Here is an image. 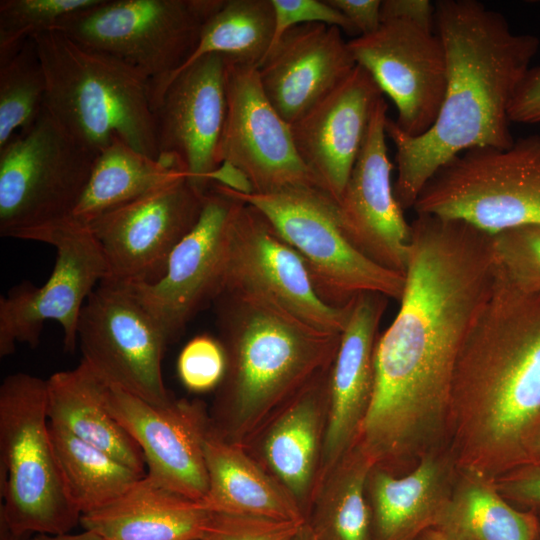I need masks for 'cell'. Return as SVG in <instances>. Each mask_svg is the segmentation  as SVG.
<instances>
[{"label": "cell", "instance_id": "484cf974", "mask_svg": "<svg viewBox=\"0 0 540 540\" xmlns=\"http://www.w3.org/2000/svg\"><path fill=\"white\" fill-rule=\"evenodd\" d=\"M210 512L146 475L106 506L81 515L86 531L103 540H200Z\"/></svg>", "mask_w": 540, "mask_h": 540}, {"label": "cell", "instance_id": "f6af8a7d", "mask_svg": "<svg viewBox=\"0 0 540 540\" xmlns=\"http://www.w3.org/2000/svg\"><path fill=\"white\" fill-rule=\"evenodd\" d=\"M25 540H103L93 532L84 530L78 534H31L26 537Z\"/></svg>", "mask_w": 540, "mask_h": 540}, {"label": "cell", "instance_id": "3957f363", "mask_svg": "<svg viewBox=\"0 0 540 540\" xmlns=\"http://www.w3.org/2000/svg\"><path fill=\"white\" fill-rule=\"evenodd\" d=\"M435 28L446 54L447 82L433 125L411 137L393 119L385 129L396 149L394 194L403 210L414 204L445 163L475 147H510L508 109L539 49L531 34L510 29L506 18L475 0L435 3Z\"/></svg>", "mask_w": 540, "mask_h": 540}, {"label": "cell", "instance_id": "603a6c76", "mask_svg": "<svg viewBox=\"0 0 540 540\" xmlns=\"http://www.w3.org/2000/svg\"><path fill=\"white\" fill-rule=\"evenodd\" d=\"M356 65L340 28L308 23L282 36L258 74L266 97L291 125L333 92Z\"/></svg>", "mask_w": 540, "mask_h": 540}, {"label": "cell", "instance_id": "ba28073f", "mask_svg": "<svg viewBox=\"0 0 540 540\" xmlns=\"http://www.w3.org/2000/svg\"><path fill=\"white\" fill-rule=\"evenodd\" d=\"M218 186L267 218L301 256L326 304L344 307L365 292L400 300L405 276L376 264L351 244L340 226L336 201L322 188L300 186L240 194Z\"/></svg>", "mask_w": 540, "mask_h": 540}, {"label": "cell", "instance_id": "2e32d148", "mask_svg": "<svg viewBox=\"0 0 540 540\" xmlns=\"http://www.w3.org/2000/svg\"><path fill=\"white\" fill-rule=\"evenodd\" d=\"M226 115L218 162H229L250 180L254 193L320 187L300 158L291 125L262 88L258 68L226 62ZM253 193V192H252Z\"/></svg>", "mask_w": 540, "mask_h": 540}, {"label": "cell", "instance_id": "74e56055", "mask_svg": "<svg viewBox=\"0 0 540 540\" xmlns=\"http://www.w3.org/2000/svg\"><path fill=\"white\" fill-rule=\"evenodd\" d=\"M305 523L210 512L200 540H294Z\"/></svg>", "mask_w": 540, "mask_h": 540}, {"label": "cell", "instance_id": "5b68a950", "mask_svg": "<svg viewBox=\"0 0 540 540\" xmlns=\"http://www.w3.org/2000/svg\"><path fill=\"white\" fill-rule=\"evenodd\" d=\"M45 79L44 109L95 154L119 138L158 159L149 80L133 67L59 31L32 37Z\"/></svg>", "mask_w": 540, "mask_h": 540}, {"label": "cell", "instance_id": "f35d334b", "mask_svg": "<svg viewBox=\"0 0 540 540\" xmlns=\"http://www.w3.org/2000/svg\"><path fill=\"white\" fill-rule=\"evenodd\" d=\"M271 2L274 9V37L270 50L289 29L308 23H322L336 26L347 33H356L347 18L326 0H271Z\"/></svg>", "mask_w": 540, "mask_h": 540}, {"label": "cell", "instance_id": "d6986e66", "mask_svg": "<svg viewBox=\"0 0 540 540\" xmlns=\"http://www.w3.org/2000/svg\"><path fill=\"white\" fill-rule=\"evenodd\" d=\"M106 401L141 448L146 476L173 493L201 502L208 490L203 441L211 428L205 404L175 398L154 405L109 386Z\"/></svg>", "mask_w": 540, "mask_h": 540}, {"label": "cell", "instance_id": "60d3db41", "mask_svg": "<svg viewBox=\"0 0 540 540\" xmlns=\"http://www.w3.org/2000/svg\"><path fill=\"white\" fill-rule=\"evenodd\" d=\"M508 116L510 122L540 123V65L524 74L511 99Z\"/></svg>", "mask_w": 540, "mask_h": 540}, {"label": "cell", "instance_id": "c3c4849f", "mask_svg": "<svg viewBox=\"0 0 540 540\" xmlns=\"http://www.w3.org/2000/svg\"><path fill=\"white\" fill-rule=\"evenodd\" d=\"M531 459L532 463H539L540 464V427L533 439L532 446H531ZM531 463V464H532Z\"/></svg>", "mask_w": 540, "mask_h": 540}, {"label": "cell", "instance_id": "d6a6232c", "mask_svg": "<svg viewBox=\"0 0 540 540\" xmlns=\"http://www.w3.org/2000/svg\"><path fill=\"white\" fill-rule=\"evenodd\" d=\"M273 37L271 0H223L203 25L196 50L180 70L207 54H220L227 63L259 68Z\"/></svg>", "mask_w": 540, "mask_h": 540}, {"label": "cell", "instance_id": "4316f807", "mask_svg": "<svg viewBox=\"0 0 540 540\" xmlns=\"http://www.w3.org/2000/svg\"><path fill=\"white\" fill-rule=\"evenodd\" d=\"M106 389V384L82 360L74 369L52 374L47 379L49 423L145 476L142 450L109 410Z\"/></svg>", "mask_w": 540, "mask_h": 540}, {"label": "cell", "instance_id": "e575fe53", "mask_svg": "<svg viewBox=\"0 0 540 540\" xmlns=\"http://www.w3.org/2000/svg\"><path fill=\"white\" fill-rule=\"evenodd\" d=\"M101 0H1L0 63L34 35L57 31Z\"/></svg>", "mask_w": 540, "mask_h": 540}, {"label": "cell", "instance_id": "30bf717a", "mask_svg": "<svg viewBox=\"0 0 540 540\" xmlns=\"http://www.w3.org/2000/svg\"><path fill=\"white\" fill-rule=\"evenodd\" d=\"M96 156L43 109L29 129L0 148V235L15 238L68 217Z\"/></svg>", "mask_w": 540, "mask_h": 540}, {"label": "cell", "instance_id": "6da1fadb", "mask_svg": "<svg viewBox=\"0 0 540 540\" xmlns=\"http://www.w3.org/2000/svg\"><path fill=\"white\" fill-rule=\"evenodd\" d=\"M400 307L379 335L374 387L355 444L391 471L446 427L461 347L498 275L493 235L416 214Z\"/></svg>", "mask_w": 540, "mask_h": 540}, {"label": "cell", "instance_id": "d590c367", "mask_svg": "<svg viewBox=\"0 0 540 540\" xmlns=\"http://www.w3.org/2000/svg\"><path fill=\"white\" fill-rule=\"evenodd\" d=\"M497 265L517 289L540 292V225H525L493 235Z\"/></svg>", "mask_w": 540, "mask_h": 540}, {"label": "cell", "instance_id": "d4e9b609", "mask_svg": "<svg viewBox=\"0 0 540 540\" xmlns=\"http://www.w3.org/2000/svg\"><path fill=\"white\" fill-rule=\"evenodd\" d=\"M208 490L201 502L208 512L306 521L291 494L239 444L212 426L203 441Z\"/></svg>", "mask_w": 540, "mask_h": 540}, {"label": "cell", "instance_id": "52a82bcc", "mask_svg": "<svg viewBox=\"0 0 540 540\" xmlns=\"http://www.w3.org/2000/svg\"><path fill=\"white\" fill-rule=\"evenodd\" d=\"M413 209L490 235L540 225V136L519 138L505 149L475 147L458 154L428 180Z\"/></svg>", "mask_w": 540, "mask_h": 540}, {"label": "cell", "instance_id": "7c38bea8", "mask_svg": "<svg viewBox=\"0 0 540 540\" xmlns=\"http://www.w3.org/2000/svg\"><path fill=\"white\" fill-rule=\"evenodd\" d=\"M77 336L82 361L107 386L154 405L175 399L162 374L169 342L125 287L102 281L94 289L82 309Z\"/></svg>", "mask_w": 540, "mask_h": 540}, {"label": "cell", "instance_id": "ffe728a7", "mask_svg": "<svg viewBox=\"0 0 540 540\" xmlns=\"http://www.w3.org/2000/svg\"><path fill=\"white\" fill-rule=\"evenodd\" d=\"M384 98L373 112L361 151L337 203L340 226L351 244L376 264L405 276L411 225L394 194Z\"/></svg>", "mask_w": 540, "mask_h": 540}, {"label": "cell", "instance_id": "cb8c5ba5", "mask_svg": "<svg viewBox=\"0 0 540 540\" xmlns=\"http://www.w3.org/2000/svg\"><path fill=\"white\" fill-rule=\"evenodd\" d=\"M330 368L290 401L245 446L291 494L305 517L320 467L328 413Z\"/></svg>", "mask_w": 540, "mask_h": 540}, {"label": "cell", "instance_id": "8d00e7d4", "mask_svg": "<svg viewBox=\"0 0 540 540\" xmlns=\"http://www.w3.org/2000/svg\"><path fill=\"white\" fill-rule=\"evenodd\" d=\"M226 370V356L218 339L202 334L192 338L177 361L181 382L194 392L216 389Z\"/></svg>", "mask_w": 540, "mask_h": 540}, {"label": "cell", "instance_id": "8992f818", "mask_svg": "<svg viewBox=\"0 0 540 540\" xmlns=\"http://www.w3.org/2000/svg\"><path fill=\"white\" fill-rule=\"evenodd\" d=\"M0 494V517L16 534H66L80 523L50 435L47 380L28 373L0 386Z\"/></svg>", "mask_w": 540, "mask_h": 540}, {"label": "cell", "instance_id": "83f0119b", "mask_svg": "<svg viewBox=\"0 0 540 540\" xmlns=\"http://www.w3.org/2000/svg\"><path fill=\"white\" fill-rule=\"evenodd\" d=\"M367 493L372 540H417L435 526L450 494L446 464L439 456L427 454L404 476L374 467Z\"/></svg>", "mask_w": 540, "mask_h": 540}, {"label": "cell", "instance_id": "bcb514c9", "mask_svg": "<svg viewBox=\"0 0 540 540\" xmlns=\"http://www.w3.org/2000/svg\"><path fill=\"white\" fill-rule=\"evenodd\" d=\"M417 540H463L439 528L432 527L424 531Z\"/></svg>", "mask_w": 540, "mask_h": 540}, {"label": "cell", "instance_id": "f1b7e54d", "mask_svg": "<svg viewBox=\"0 0 540 540\" xmlns=\"http://www.w3.org/2000/svg\"><path fill=\"white\" fill-rule=\"evenodd\" d=\"M185 177L180 167L115 138L95 157L84 191L68 218L89 226L105 213Z\"/></svg>", "mask_w": 540, "mask_h": 540}, {"label": "cell", "instance_id": "7402d4cb", "mask_svg": "<svg viewBox=\"0 0 540 540\" xmlns=\"http://www.w3.org/2000/svg\"><path fill=\"white\" fill-rule=\"evenodd\" d=\"M387 299L380 293L365 292L351 302L329 372L327 422L315 491L354 444L369 407L374 353Z\"/></svg>", "mask_w": 540, "mask_h": 540}, {"label": "cell", "instance_id": "8fae6325", "mask_svg": "<svg viewBox=\"0 0 540 540\" xmlns=\"http://www.w3.org/2000/svg\"><path fill=\"white\" fill-rule=\"evenodd\" d=\"M15 238L54 246L56 261L42 286L25 282L6 297L1 296L0 356L12 354L18 342L36 347L48 320L61 325L64 349L73 352L82 309L94 289L109 277L99 242L88 226L68 217L24 231Z\"/></svg>", "mask_w": 540, "mask_h": 540}, {"label": "cell", "instance_id": "ac0fdd59", "mask_svg": "<svg viewBox=\"0 0 540 540\" xmlns=\"http://www.w3.org/2000/svg\"><path fill=\"white\" fill-rule=\"evenodd\" d=\"M226 60L207 54L180 70L153 104L158 159L180 167L203 192L219 165L226 115Z\"/></svg>", "mask_w": 540, "mask_h": 540}, {"label": "cell", "instance_id": "ab89813d", "mask_svg": "<svg viewBox=\"0 0 540 540\" xmlns=\"http://www.w3.org/2000/svg\"><path fill=\"white\" fill-rule=\"evenodd\" d=\"M494 484L508 500L540 508V464L532 463L496 478Z\"/></svg>", "mask_w": 540, "mask_h": 540}, {"label": "cell", "instance_id": "4fadbf2b", "mask_svg": "<svg viewBox=\"0 0 540 540\" xmlns=\"http://www.w3.org/2000/svg\"><path fill=\"white\" fill-rule=\"evenodd\" d=\"M239 202L212 183L197 223L172 251L164 275L153 283L121 285L153 316L169 343L223 291Z\"/></svg>", "mask_w": 540, "mask_h": 540}, {"label": "cell", "instance_id": "681fc988", "mask_svg": "<svg viewBox=\"0 0 540 540\" xmlns=\"http://www.w3.org/2000/svg\"><path fill=\"white\" fill-rule=\"evenodd\" d=\"M294 540H318L310 527L305 523Z\"/></svg>", "mask_w": 540, "mask_h": 540}, {"label": "cell", "instance_id": "e0dca14e", "mask_svg": "<svg viewBox=\"0 0 540 540\" xmlns=\"http://www.w3.org/2000/svg\"><path fill=\"white\" fill-rule=\"evenodd\" d=\"M348 47L356 64L395 104L397 127L411 137L428 131L438 116L447 82L445 49L436 31L389 20L374 33L348 41Z\"/></svg>", "mask_w": 540, "mask_h": 540}, {"label": "cell", "instance_id": "5bb4252c", "mask_svg": "<svg viewBox=\"0 0 540 540\" xmlns=\"http://www.w3.org/2000/svg\"><path fill=\"white\" fill-rule=\"evenodd\" d=\"M207 192L187 177L111 210L88 227L119 285L153 283L165 273L172 251L197 223Z\"/></svg>", "mask_w": 540, "mask_h": 540}, {"label": "cell", "instance_id": "7dc6e473", "mask_svg": "<svg viewBox=\"0 0 540 540\" xmlns=\"http://www.w3.org/2000/svg\"><path fill=\"white\" fill-rule=\"evenodd\" d=\"M27 536L14 533L5 520L0 517V540H25Z\"/></svg>", "mask_w": 540, "mask_h": 540}, {"label": "cell", "instance_id": "9c48e42d", "mask_svg": "<svg viewBox=\"0 0 540 540\" xmlns=\"http://www.w3.org/2000/svg\"><path fill=\"white\" fill-rule=\"evenodd\" d=\"M223 0H101L57 31L140 72L152 105L193 55L205 22Z\"/></svg>", "mask_w": 540, "mask_h": 540}, {"label": "cell", "instance_id": "1f68e13d", "mask_svg": "<svg viewBox=\"0 0 540 540\" xmlns=\"http://www.w3.org/2000/svg\"><path fill=\"white\" fill-rule=\"evenodd\" d=\"M68 496L81 515L113 502L144 476L108 453L50 424Z\"/></svg>", "mask_w": 540, "mask_h": 540}, {"label": "cell", "instance_id": "277c9868", "mask_svg": "<svg viewBox=\"0 0 540 540\" xmlns=\"http://www.w3.org/2000/svg\"><path fill=\"white\" fill-rule=\"evenodd\" d=\"M213 303L226 370L211 426L245 447L332 366L341 333L313 327L257 294L223 291Z\"/></svg>", "mask_w": 540, "mask_h": 540}, {"label": "cell", "instance_id": "4dcf8cb0", "mask_svg": "<svg viewBox=\"0 0 540 540\" xmlns=\"http://www.w3.org/2000/svg\"><path fill=\"white\" fill-rule=\"evenodd\" d=\"M372 461L353 444L314 493L306 523L318 540H372Z\"/></svg>", "mask_w": 540, "mask_h": 540}, {"label": "cell", "instance_id": "b9f144b4", "mask_svg": "<svg viewBox=\"0 0 540 540\" xmlns=\"http://www.w3.org/2000/svg\"><path fill=\"white\" fill-rule=\"evenodd\" d=\"M435 14V4L428 0H383L381 3V22L407 21L434 31Z\"/></svg>", "mask_w": 540, "mask_h": 540}, {"label": "cell", "instance_id": "7bdbcfd3", "mask_svg": "<svg viewBox=\"0 0 540 540\" xmlns=\"http://www.w3.org/2000/svg\"><path fill=\"white\" fill-rule=\"evenodd\" d=\"M341 12L360 36L374 33L381 25L380 0H326Z\"/></svg>", "mask_w": 540, "mask_h": 540}, {"label": "cell", "instance_id": "f907efd6", "mask_svg": "<svg viewBox=\"0 0 540 540\" xmlns=\"http://www.w3.org/2000/svg\"><path fill=\"white\" fill-rule=\"evenodd\" d=\"M539 519H540V516H539ZM537 540H540V527H539V533H538Z\"/></svg>", "mask_w": 540, "mask_h": 540}, {"label": "cell", "instance_id": "f546056e", "mask_svg": "<svg viewBox=\"0 0 540 540\" xmlns=\"http://www.w3.org/2000/svg\"><path fill=\"white\" fill-rule=\"evenodd\" d=\"M434 527L463 540H537L540 519L509 504L493 480L464 472Z\"/></svg>", "mask_w": 540, "mask_h": 540}, {"label": "cell", "instance_id": "7a4b0ae2", "mask_svg": "<svg viewBox=\"0 0 540 540\" xmlns=\"http://www.w3.org/2000/svg\"><path fill=\"white\" fill-rule=\"evenodd\" d=\"M540 427V292L497 280L455 365L446 427L464 472L491 480L532 463Z\"/></svg>", "mask_w": 540, "mask_h": 540}, {"label": "cell", "instance_id": "44dd1931", "mask_svg": "<svg viewBox=\"0 0 540 540\" xmlns=\"http://www.w3.org/2000/svg\"><path fill=\"white\" fill-rule=\"evenodd\" d=\"M382 95L369 72L356 65L333 92L291 124L300 158L336 202L344 191Z\"/></svg>", "mask_w": 540, "mask_h": 540}, {"label": "cell", "instance_id": "836d02e7", "mask_svg": "<svg viewBox=\"0 0 540 540\" xmlns=\"http://www.w3.org/2000/svg\"><path fill=\"white\" fill-rule=\"evenodd\" d=\"M45 96V74L31 38L0 63V148L37 121Z\"/></svg>", "mask_w": 540, "mask_h": 540}, {"label": "cell", "instance_id": "9a60e30c", "mask_svg": "<svg viewBox=\"0 0 540 540\" xmlns=\"http://www.w3.org/2000/svg\"><path fill=\"white\" fill-rule=\"evenodd\" d=\"M223 291L267 297L305 323L333 333L343 331L352 302L326 304L301 256L258 209L241 201L231 222Z\"/></svg>", "mask_w": 540, "mask_h": 540}, {"label": "cell", "instance_id": "ee69618b", "mask_svg": "<svg viewBox=\"0 0 540 540\" xmlns=\"http://www.w3.org/2000/svg\"><path fill=\"white\" fill-rule=\"evenodd\" d=\"M210 183L218 184L240 194L254 192L247 176L233 164L223 161L209 175Z\"/></svg>", "mask_w": 540, "mask_h": 540}]
</instances>
